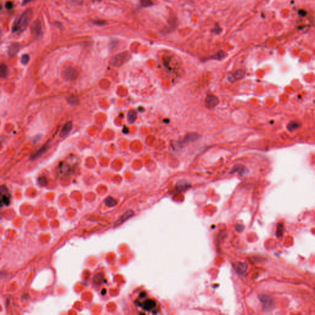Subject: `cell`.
<instances>
[{"mask_svg": "<svg viewBox=\"0 0 315 315\" xmlns=\"http://www.w3.org/2000/svg\"><path fill=\"white\" fill-rule=\"evenodd\" d=\"M31 30L32 33L36 36H40L41 35V24L39 20H36L31 26Z\"/></svg>", "mask_w": 315, "mask_h": 315, "instance_id": "cell-9", "label": "cell"}, {"mask_svg": "<svg viewBox=\"0 0 315 315\" xmlns=\"http://www.w3.org/2000/svg\"><path fill=\"white\" fill-rule=\"evenodd\" d=\"M233 268L235 270V271L237 272L238 274L244 275L246 273L248 269V266L245 263L238 262L234 263Z\"/></svg>", "mask_w": 315, "mask_h": 315, "instance_id": "cell-8", "label": "cell"}, {"mask_svg": "<svg viewBox=\"0 0 315 315\" xmlns=\"http://www.w3.org/2000/svg\"><path fill=\"white\" fill-rule=\"evenodd\" d=\"M94 24L97 25H104L106 24V22L104 20H94Z\"/></svg>", "mask_w": 315, "mask_h": 315, "instance_id": "cell-29", "label": "cell"}, {"mask_svg": "<svg viewBox=\"0 0 315 315\" xmlns=\"http://www.w3.org/2000/svg\"><path fill=\"white\" fill-rule=\"evenodd\" d=\"M48 148V143H46V145H44V146L41 148V149H40L38 151H37L35 154H34L33 156H32L31 157V159L32 160H35L36 158H38L40 156H41V155H42L47 150Z\"/></svg>", "mask_w": 315, "mask_h": 315, "instance_id": "cell-15", "label": "cell"}, {"mask_svg": "<svg viewBox=\"0 0 315 315\" xmlns=\"http://www.w3.org/2000/svg\"><path fill=\"white\" fill-rule=\"evenodd\" d=\"M243 229H244V227H243V225H236V230H237L238 231H241Z\"/></svg>", "mask_w": 315, "mask_h": 315, "instance_id": "cell-32", "label": "cell"}, {"mask_svg": "<svg viewBox=\"0 0 315 315\" xmlns=\"http://www.w3.org/2000/svg\"><path fill=\"white\" fill-rule=\"evenodd\" d=\"M33 1V0H23V2H22V4L23 5H25V4L29 3L31 1Z\"/></svg>", "mask_w": 315, "mask_h": 315, "instance_id": "cell-34", "label": "cell"}, {"mask_svg": "<svg viewBox=\"0 0 315 315\" xmlns=\"http://www.w3.org/2000/svg\"><path fill=\"white\" fill-rule=\"evenodd\" d=\"M245 75L244 71L242 70H238L233 73H231L228 76V80L230 82H235L241 80Z\"/></svg>", "mask_w": 315, "mask_h": 315, "instance_id": "cell-7", "label": "cell"}, {"mask_svg": "<svg viewBox=\"0 0 315 315\" xmlns=\"http://www.w3.org/2000/svg\"><path fill=\"white\" fill-rule=\"evenodd\" d=\"M134 215V212L133 211L129 210L126 211L124 214H123L121 217H119V219L117 221V222H116L115 225H119L122 224L124 222H126L128 219L131 218Z\"/></svg>", "mask_w": 315, "mask_h": 315, "instance_id": "cell-10", "label": "cell"}, {"mask_svg": "<svg viewBox=\"0 0 315 315\" xmlns=\"http://www.w3.org/2000/svg\"><path fill=\"white\" fill-rule=\"evenodd\" d=\"M199 137H200V135H199L198 134H197L196 132L188 133V134H187V135L185 136L184 138L182 140V141L181 142H182V145H183L184 143H186L192 142L195 141V140H196L198 139Z\"/></svg>", "mask_w": 315, "mask_h": 315, "instance_id": "cell-11", "label": "cell"}, {"mask_svg": "<svg viewBox=\"0 0 315 315\" xmlns=\"http://www.w3.org/2000/svg\"><path fill=\"white\" fill-rule=\"evenodd\" d=\"M140 6L144 7H148L153 6V1L151 0H140Z\"/></svg>", "mask_w": 315, "mask_h": 315, "instance_id": "cell-24", "label": "cell"}, {"mask_svg": "<svg viewBox=\"0 0 315 315\" xmlns=\"http://www.w3.org/2000/svg\"><path fill=\"white\" fill-rule=\"evenodd\" d=\"M259 299L263 305V308L266 310H271L274 307V301L269 295H260Z\"/></svg>", "mask_w": 315, "mask_h": 315, "instance_id": "cell-4", "label": "cell"}, {"mask_svg": "<svg viewBox=\"0 0 315 315\" xmlns=\"http://www.w3.org/2000/svg\"><path fill=\"white\" fill-rule=\"evenodd\" d=\"M7 75V67L4 63H1L0 66V76L1 78L6 77Z\"/></svg>", "mask_w": 315, "mask_h": 315, "instance_id": "cell-19", "label": "cell"}, {"mask_svg": "<svg viewBox=\"0 0 315 315\" xmlns=\"http://www.w3.org/2000/svg\"><path fill=\"white\" fill-rule=\"evenodd\" d=\"M236 172L239 173L240 175H245L248 172V170L245 166L241 164H239L233 167V168L232 169V170H231L230 174H233Z\"/></svg>", "mask_w": 315, "mask_h": 315, "instance_id": "cell-13", "label": "cell"}, {"mask_svg": "<svg viewBox=\"0 0 315 315\" xmlns=\"http://www.w3.org/2000/svg\"><path fill=\"white\" fill-rule=\"evenodd\" d=\"M1 206H9L10 204V194L8 193V190L6 187L4 185H2L1 187Z\"/></svg>", "mask_w": 315, "mask_h": 315, "instance_id": "cell-5", "label": "cell"}, {"mask_svg": "<svg viewBox=\"0 0 315 315\" xmlns=\"http://www.w3.org/2000/svg\"><path fill=\"white\" fill-rule=\"evenodd\" d=\"M20 49V46L18 44H14L11 46L9 49V54L10 56L12 57L14 55H16L18 50Z\"/></svg>", "mask_w": 315, "mask_h": 315, "instance_id": "cell-16", "label": "cell"}, {"mask_svg": "<svg viewBox=\"0 0 315 315\" xmlns=\"http://www.w3.org/2000/svg\"><path fill=\"white\" fill-rule=\"evenodd\" d=\"M29 59H30V57H29V55H27V54L23 55L22 56V57H21V63L22 64L25 65L28 62H29Z\"/></svg>", "mask_w": 315, "mask_h": 315, "instance_id": "cell-28", "label": "cell"}, {"mask_svg": "<svg viewBox=\"0 0 315 315\" xmlns=\"http://www.w3.org/2000/svg\"><path fill=\"white\" fill-rule=\"evenodd\" d=\"M72 127H73V124H72V122L67 123L63 126L62 130H61V134H60V136H61V137H62L67 136L68 134L71 132Z\"/></svg>", "mask_w": 315, "mask_h": 315, "instance_id": "cell-14", "label": "cell"}, {"mask_svg": "<svg viewBox=\"0 0 315 315\" xmlns=\"http://www.w3.org/2000/svg\"><path fill=\"white\" fill-rule=\"evenodd\" d=\"M68 103L72 105H76L78 103V99L76 96H70L68 98Z\"/></svg>", "mask_w": 315, "mask_h": 315, "instance_id": "cell-27", "label": "cell"}, {"mask_svg": "<svg viewBox=\"0 0 315 315\" xmlns=\"http://www.w3.org/2000/svg\"><path fill=\"white\" fill-rule=\"evenodd\" d=\"M156 305V303L155 300H147L145 302L143 303L142 305V307L143 310H146V311H151V310H153Z\"/></svg>", "mask_w": 315, "mask_h": 315, "instance_id": "cell-12", "label": "cell"}, {"mask_svg": "<svg viewBox=\"0 0 315 315\" xmlns=\"http://www.w3.org/2000/svg\"><path fill=\"white\" fill-rule=\"evenodd\" d=\"M137 119V113L134 110H130L127 113V119L130 123L135 122Z\"/></svg>", "mask_w": 315, "mask_h": 315, "instance_id": "cell-17", "label": "cell"}, {"mask_svg": "<svg viewBox=\"0 0 315 315\" xmlns=\"http://www.w3.org/2000/svg\"><path fill=\"white\" fill-rule=\"evenodd\" d=\"M300 127V124L297 122H291L288 125V129L290 131H295Z\"/></svg>", "mask_w": 315, "mask_h": 315, "instance_id": "cell-22", "label": "cell"}, {"mask_svg": "<svg viewBox=\"0 0 315 315\" xmlns=\"http://www.w3.org/2000/svg\"><path fill=\"white\" fill-rule=\"evenodd\" d=\"M32 14H33V12L31 9L26 10L18 18V19L14 23L12 27V32L20 33L25 30L31 19Z\"/></svg>", "mask_w": 315, "mask_h": 315, "instance_id": "cell-1", "label": "cell"}, {"mask_svg": "<svg viewBox=\"0 0 315 315\" xmlns=\"http://www.w3.org/2000/svg\"><path fill=\"white\" fill-rule=\"evenodd\" d=\"M62 76L66 80H73L77 78L78 72L73 67H67L63 70Z\"/></svg>", "mask_w": 315, "mask_h": 315, "instance_id": "cell-3", "label": "cell"}, {"mask_svg": "<svg viewBox=\"0 0 315 315\" xmlns=\"http://www.w3.org/2000/svg\"><path fill=\"white\" fill-rule=\"evenodd\" d=\"M105 204L106 205V206H107L108 207H114L115 206L117 205V201L115 200L113 198L109 196L108 198H106L105 200Z\"/></svg>", "mask_w": 315, "mask_h": 315, "instance_id": "cell-18", "label": "cell"}, {"mask_svg": "<svg viewBox=\"0 0 315 315\" xmlns=\"http://www.w3.org/2000/svg\"><path fill=\"white\" fill-rule=\"evenodd\" d=\"M5 7L8 10H11L14 7V4L12 1H7L5 4Z\"/></svg>", "mask_w": 315, "mask_h": 315, "instance_id": "cell-30", "label": "cell"}, {"mask_svg": "<svg viewBox=\"0 0 315 315\" xmlns=\"http://www.w3.org/2000/svg\"><path fill=\"white\" fill-rule=\"evenodd\" d=\"M299 14L301 16H306V12H305L303 10H300V11H299Z\"/></svg>", "mask_w": 315, "mask_h": 315, "instance_id": "cell-33", "label": "cell"}, {"mask_svg": "<svg viewBox=\"0 0 315 315\" xmlns=\"http://www.w3.org/2000/svg\"><path fill=\"white\" fill-rule=\"evenodd\" d=\"M103 278H104V276L102 274H101V273L100 274L97 275L94 279V282L97 284H100L102 282H103V281H104Z\"/></svg>", "mask_w": 315, "mask_h": 315, "instance_id": "cell-25", "label": "cell"}, {"mask_svg": "<svg viewBox=\"0 0 315 315\" xmlns=\"http://www.w3.org/2000/svg\"><path fill=\"white\" fill-rule=\"evenodd\" d=\"M284 231V226L281 223H279L277 225L276 228V235L278 237H281L283 235Z\"/></svg>", "mask_w": 315, "mask_h": 315, "instance_id": "cell-21", "label": "cell"}, {"mask_svg": "<svg viewBox=\"0 0 315 315\" xmlns=\"http://www.w3.org/2000/svg\"><path fill=\"white\" fill-rule=\"evenodd\" d=\"M190 187V185L187 183L185 182H180L177 186V189L179 191H183V190H187V188H188Z\"/></svg>", "mask_w": 315, "mask_h": 315, "instance_id": "cell-20", "label": "cell"}, {"mask_svg": "<svg viewBox=\"0 0 315 315\" xmlns=\"http://www.w3.org/2000/svg\"><path fill=\"white\" fill-rule=\"evenodd\" d=\"M225 56V54L224 51H222V50H220V51L217 52L216 54H215L214 55H213V56L211 57V59H215V60H221L222 59H224Z\"/></svg>", "mask_w": 315, "mask_h": 315, "instance_id": "cell-23", "label": "cell"}, {"mask_svg": "<svg viewBox=\"0 0 315 315\" xmlns=\"http://www.w3.org/2000/svg\"><path fill=\"white\" fill-rule=\"evenodd\" d=\"M219 104V100L218 99V97L213 95H207V97H206V99L205 100V105L206 106V107H207L209 109H212L215 108Z\"/></svg>", "mask_w": 315, "mask_h": 315, "instance_id": "cell-6", "label": "cell"}, {"mask_svg": "<svg viewBox=\"0 0 315 315\" xmlns=\"http://www.w3.org/2000/svg\"><path fill=\"white\" fill-rule=\"evenodd\" d=\"M38 183L41 185V186H43V187L46 186V185L48 184L47 179H46V177H44V176L40 177L38 180Z\"/></svg>", "mask_w": 315, "mask_h": 315, "instance_id": "cell-26", "label": "cell"}, {"mask_svg": "<svg viewBox=\"0 0 315 315\" xmlns=\"http://www.w3.org/2000/svg\"><path fill=\"white\" fill-rule=\"evenodd\" d=\"M131 58V54L128 52H123L115 55L110 61V64L113 67H120L127 62Z\"/></svg>", "mask_w": 315, "mask_h": 315, "instance_id": "cell-2", "label": "cell"}, {"mask_svg": "<svg viewBox=\"0 0 315 315\" xmlns=\"http://www.w3.org/2000/svg\"><path fill=\"white\" fill-rule=\"evenodd\" d=\"M214 33H217V34H219V33H220V32L222 31V29H221V28H220V27H219L218 25H216L215 27L214 28Z\"/></svg>", "mask_w": 315, "mask_h": 315, "instance_id": "cell-31", "label": "cell"}]
</instances>
